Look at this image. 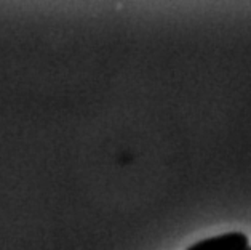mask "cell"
<instances>
[{"instance_id": "cell-2", "label": "cell", "mask_w": 251, "mask_h": 250, "mask_svg": "<svg viewBox=\"0 0 251 250\" xmlns=\"http://www.w3.org/2000/svg\"><path fill=\"white\" fill-rule=\"evenodd\" d=\"M247 250H251V247H248V249H247Z\"/></svg>"}, {"instance_id": "cell-1", "label": "cell", "mask_w": 251, "mask_h": 250, "mask_svg": "<svg viewBox=\"0 0 251 250\" xmlns=\"http://www.w3.org/2000/svg\"><path fill=\"white\" fill-rule=\"evenodd\" d=\"M250 239L242 233H227L221 236L208 237L194 244L187 250H247Z\"/></svg>"}]
</instances>
